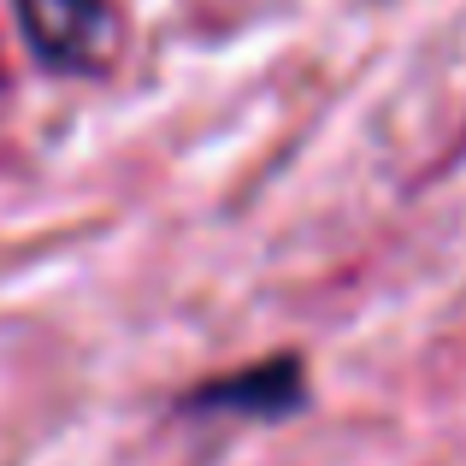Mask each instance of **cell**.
Listing matches in <instances>:
<instances>
[{
    "label": "cell",
    "mask_w": 466,
    "mask_h": 466,
    "mask_svg": "<svg viewBox=\"0 0 466 466\" xmlns=\"http://www.w3.org/2000/svg\"><path fill=\"white\" fill-rule=\"evenodd\" d=\"M18 24L59 71H101L118 47V12L106 0H18Z\"/></svg>",
    "instance_id": "1"
},
{
    "label": "cell",
    "mask_w": 466,
    "mask_h": 466,
    "mask_svg": "<svg viewBox=\"0 0 466 466\" xmlns=\"http://www.w3.org/2000/svg\"><path fill=\"white\" fill-rule=\"evenodd\" d=\"M301 401V366L289 360H260L248 372H230V378H213L189 396V408H237V413H284Z\"/></svg>",
    "instance_id": "2"
}]
</instances>
